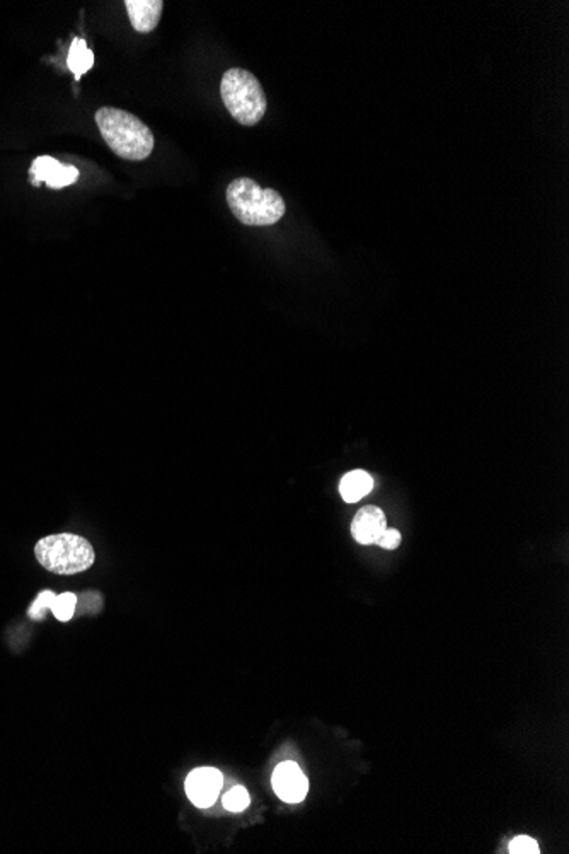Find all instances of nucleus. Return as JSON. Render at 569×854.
<instances>
[{"label":"nucleus","instance_id":"nucleus-1","mask_svg":"<svg viewBox=\"0 0 569 854\" xmlns=\"http://www.w3.org/2000/svg\"><path fill=\"white\" fill-rule=\"evenodd\" d=\"M103 140L118 158L146 160L156 146L154 134L144 121L119 107H99L94 115Z\"/></svg>","mask_w":569,"mask_h":854},{"label":"nucleus","instance_id":"nucleus-2","mask_svg":"<svg viewBox=\"0 0 569 854\" xmlns=\"http://www.w3.org/2000/svg\"><path fill=\"white\" fill-rule=\"evenodd\" d=\"M226 198L232 214L246 226H273L287 210L277 189L261 188L249 178L234 179L227 187Z\"/></svg>","mask_w":569,"mask_h":854},{"label":"nucleus","instance_id":"nucleus-3","mask_svg":"<svg viewBox=\"0 0 569 854\" xmlns=\"http://www.w3.org/2000/svg\"><path fill=\"white\" fill-rule=\"evenodd\" d=\"M220 96L232 118L254 127L265 118L268 97L256 76L244 68H229L220 82Z\"/></svg>","mask_w":569,"mask_h":854},{"label":"nucleus","instance_id":"nucleus-4","mask_svg":"<svg viewBox=\"0 0 569 854\" xmlns=\"http://www.w3.org/2000/svg\"><path fill=\"white\" fill-rule=\"evenodd\" d=\"M35 554L45 570L56 574H82L96 560L93 544L76 534L43 537L35 547Z\"/></svg>","mask_w":569,"mask_h":854},{"label":"nucleus","instance_id":"nucleus-5","mask_svg":"<svg viewBox=\"0 0 569 854\" xmlns=\"http://www.w3.org/2000/svg\"><path fill=\"white\" fill-rule=\"evenodd\" d=\"M224 785V776L215 768H198L186 779V795L198 808L212 807Z\"/></svg>","mask_w":569,"mask_h":854},{"label":"nucleus","instance_id":"nucleus-6","mask_svg":"<svg viewBox=\"0 0 569 854\" xmlns=\"http://www.w3.org/2000/svg\"><path fill=\"white\" fill-rule=\"evenodd\" d=\"M29 174H31V183L35 187L46 183L48 187L55 188V189L70 187L79 179L77 168L62 164L60 160L48 158V156H41L38 159L33 160Z\"/></svg>","mask_w":569,"mask_h":854},{"label":"nucleus","instance_id":"nucleus-7","mask_svg":"<svg viewBox=\"0 0 569 854\" xmlns=\"http://www.w3.org/2000/svg\"><path fill=\"white\" fill-rule=\"evenodd\" d=\"M271 783L275 793L287 803L304 800L309 791V781L297 762L287 761L279 764L271 778Z\"/></svg>","mask_w":569,"mask_h":854},{"label":"nucleus","instance_id":"nucleus-8","mask_svg":"<svg viewBox=\"0 0 569 854\" xmlns=\"http://www.w3.org/2000/svg\"><path fill=\"white\" fill-rule=\"evenodd\" d=\"M385 529H387L385 513L381 508L373 507V505L358 510L355 519L351 522V534L358 544H363V546L375 544Z\"/></svg>","mask_w":569,"mask_h":854},{"label":"nucleus","instance_id":"nucleus-9","mask_svg":"<svg viewBox=\"0 0 569 854\" xmlns=\"http://www.w3.org/2000/svg\"><path fill=\"white\" fill-rule=\"evenodd\" d=\"M125 7L137 33H152L164 11L162 0H125Z\"/></svg>","mask_w":569,"mask_h":854},{"label":"nucleus","instance_id":"nucleus-10","mask_svg":"<svg viewBox=\"0 0 569 854\" xmlns=\"http://www.w3.org/2000/svg\"><path fill=\"white\" fill-rule=\"evenodd\" d=\"M371 490H373V480L371 474L360 469L348 473L340 484V492L346 503H357L363 496L371 493Z\"/></svg>","mask_w":569,"mask_h":854},{"label":"nucleus","instance_id":"nucleus-11","mask_svg":"<svg viewBox=\"0 0 569 854\" xmlns=\"http://www.w3.org/2000/svg\"><path fill=\"white\" fill-rule=\"evenodd\" d=\"M66 66L74 72L76 79L79 80L87 70H91L94 66V54L87 48L86 41L80 38H74L70 45V52L66 58Z\"/></svg>","mask_w":569,"mask_h":854},{"label":"nucleus","instance_id":"nucleus-12","mask_svg":"<svg viewBox=\"0 0 569 854\" xmlns=\"http://www.w3.org/2000/svg\"><path fill=\"white\" fill-rule=\"evenodd\" d=\"M76 605H77V595L70 594V592H66L62 595H56L55 597L54 604H52V613H54L55 617L62 623H66L72 619V615L76 613Z\"/></svg>","mask_w":569,"mask_h":854},{"label":"nucleus","instance_id":"nucleus-13","mask_svg":"<svg viewBox=\"0 0 569 854\" xmlns=\"http://www.w3.org/2000/svg\"><path fill=\"white\" fill-rule=\"evenodd\" d=\"M249 793L244 787H234L224 797V807L230 812H242L249 807Z\"/></svg>","mask_w":569,"mask_h":854},{"label":"nucleus","instance_id":"nucleus-14","mask_svg":"<svg viewBox=\"0 0 569 854\" xmlns=\"http://www.w3.org/2000/svg\"><path fill=\"white\" fill-rule=\"evenodd\" d=\"M55 597H56V595H55L52 590H45V592H40V595L36 597V601L31 604V607H29V611H27L29 617H31V619H35V621H41V619H45L46 611H48V609H52V604H54Z\"/></svg>","mask_w":569,"mask_h":854},{"label":"nucleus","instance_id":"nucleus-15","mask_svg":"<svg viewBox=\"0 0 569 854\" xmlns=\"http://www.w3.org/2000/svg\"><path fill=\"white\" fill-rule=\"evenodd\" d=\"M512 854H539V844L529 836H518L508 846Z\"/></svg>","mask_w":569,"mask_h":854},{"label":"nucleus","instance_id":"nucleus-16","mask_svg":"<svg viewBox=\"0 0 569 854\" xmlns=\"http://www.w3.org/2000/svg\"><path fill=\"white\" fill-rule=\"evenodd\" d=\"M401 539H402L401 533L396 531V529H385L375 544H379V546L384 547V549H398V547L401 546Z\"/></svg>","mask_w":569,"mask_h":854}]
</instances>
